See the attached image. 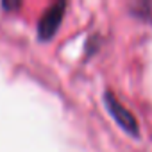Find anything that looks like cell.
I'll return each instance as SVG.
<instances>
[{"label":"cell","instance_id":"1","mask_svg":"<svg viewBox=\"0 0 152 152\" xmlns=\"http://www.w3.org/2000/svg\"><path fill=\"white\" fill-rule=\"evenodd\" d=\"M104 102H106V107L109 111V115L113 116V120L131 136H138L140 134V125H138V120L132 116V113L118 102V99L111 93V91H106L104 93Z\"/></svg>","mask_w":152,"mask_h":152},{"label":"cell","instance_id":"2","mask_svg":"<svg viewBox=\"0 0 152 152\" xmlns=\"http://www.w3.org/2000/svg\"><path fill=\"white\" fill-rule=\"evenodd\" d=\"M64 11H66V4H63V2L54 4L50 9H47V13L41 16V20L38 23V36H39V39H50L56 34L57 27L63 22Z\"/></svg>","mask_w":152,"mask_h":152}]
</instances>
